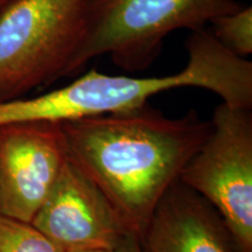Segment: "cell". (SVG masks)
Returning <instances> with one entry per match:
<instances>
[{"label":"cell","instance_id":"cell-1","mask_svg":"<svg viewBox=\"0 0 252 252\" xmlns=\"http://www.w3.org/2000/svg\"><path fill=\"white\" fill-rule=\"evenodd\" d=\"M68 160L141 239L162 197L212 130L195 111L168 118L149 105L60 123Z\"/></svg>","mask_w":252,"mask_h":252},{"label":"cell","instance_id":"cell-2","mask_svg":"<svg viewBox=\"0 0 252 252\" xmlns=\"http://www.w3.org/2000/svg\"><path fill=\"white\" fill-rule=\"evenodd\" d=\"M181 71L156 77L108 75L91 69L70 84L0 103V126L24 122L63 123L127 111L146 105L158 94L178 88H201L232 108H252V63L217 41L207 28L191 32Z\"/></svg>","mask_w":252,"mask_h":252},{"label":"cell","instance_id":"cell-3","mask_svg":"<svg viewBox=\"0 0 252 252\" xmlns=\"http://www.w3.org/2000/svg\"><path fill=\"white\" fill-rule=\"evenodd\" d=\"M241 7L237 0H94L65 77L103 55L123 70H145L173 32L204 30Z\"/></svg>","mask_w":252,"mask_h":252},{"label":"cell","instance_id":"cell-4","mask_svg":"<svg viewBox=\"0 0 252 252\" xmlns=\"http://www.w3.org/2000/svg\"><path fill=\"white\" fill-rule=\"evenodd\" d=\"M94 0H12L0 12V103L65 77Z\"/></svg>","mask_w":252,"mask_h":252},{"label":"cell","instance_id":"cell-5","mask_svg":"<svg viewBox=\"0 0 252 252\" xmlns=\"http://www.w3.org/2000/svg\"><path fill=\"white\" fill-rule=\"evenodd\" d=\"M179 181L219 213L238 252H252V113L220 103Z\"/></svg>","mask_w":252,"mask_h":252},{"label":"cell","instance_id":"cell-6","mask_svg":"<svg viewBox=\"0 0 252 252\" xmlns=\"http://www.w3.org/2000/svg\"><path fill=\"white\" fill-rule=\"evenodd\" d=\"M65 161L60 123L0 126V214L32 223Z\"/></svg>","mask_w":252,"mask_h":252},{"label":"cell","instance_id":"cell-7","mask_svg":"<svg viewBox=\"0 0 252 252\" xmlns=\"http://www.w3.org/2000/svg\"><path fill=\"white\" fill-rule=\"evenodd\" d=\"M32 224L62 252L112 249L135 236L98 187L68 158Z\"/></svg>","mask_w":252,"mask_h":252},{"label":"cell","instance_id":"cell-8","mask_svg":"<svg viewBox=\"0 0 252 252\" xmlns=\"http://www.w3.org/2000/svg\"><path fill=\"white\" fill-rule=\"evenodd\" d=\"M141 244L144 252H238L219 213L179 180L158 206Z\"/></svg>","mask_w":252,"mask_h":252},{"label":"cell","instance_id":"cell-9","mask_svg":"<svg viewBox=\"0 0 252 252\" xmlns=\"http://www.w3.org/2000/svg\"><path fill=\"white\" fill-rule=\"evenodd\" d=\"M214 37L239 58L252 54V7L242 6L231 13L220 15L210 24Z\"/></svg>","mask_w":252,"mask_h":252},{"label":"cell","instance_id":"cell-10","mask_svg":"<svg viewBox=\"0 0 252 252\" xmlns=\"http://www.w3.org/2000/svg\"><path fill=\"white\" fill-rule=\"evenodd\" d=\"M0 252H62L32 223L0 214Z\"/></svg>","mask_w":252,"mask_h":252},{"label":"cell","instance_id":"cell-11","mask_svg":"<svg viewBox=\"0 0 252 252\" xmlns=\"http://www.w3.org/2000/svg\"><path fill=\"white\" fill-rule=\"evenodd\" d=\"M84 252H144L141 239L137 236H131L126 241L119 244L118 247L112 249H105V250H94Z\"/></svg>","mask_w":252,"mask_h":252},{"label":"cell","instance_id":"cell-12","mask_svg":"<svg viewBox=\"0 0 252 252\" xmlns=\"http://www.w3.org/2000/svg\"><path fill=\"white\" fill-rule=\"evenodd\" d=\"M11 1L12 0H0V12H1Z\"/></svg>","mask_w":252,"mask_h":252}]
</instances>
